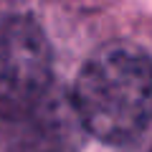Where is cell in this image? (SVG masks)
Segmentation results:
<instances>
[{"label":"cell","mask_w":152,"mask_h":152,"mask_svg":"<svg viewBox=\"0 0 152 152\" xmlns=\"http://www.w3.org/2000/svg\"><path fill=\"white\" fill-rule=\"evenodd\" d=\"M74 104L89 134L132 142L152 122V61L124 43L96 51L76 79Z\"/></svg>","instance_id":"obj_1"},{"label":"cell","mask_w":152,"mask_h":152,"mask_svg":"<svg viewBox=\"0 0 152 152\" xmlns=\"http://www.w3.org/2000/svg\"><path fill=\"white\" fill-rule=\"evenodd\" d=\"M84 122L74 96L46 94L33 109L13 119L10 152H79Z\"/></svg>","instance_id":"obj_3"},{"label":"cell","mask_w":152,"mask_h":152,"mask_svg":"<svg viewBox=\"0 0 152 152\" xmlns=\"http://www.w3.org/2000/svg\"><path fill=\"white\" fill-rule=\"evenodd\" d=\"M51 89V46L23 15L0 23V119H18Z\"/></svg>","instance_id":"obj_2"}]
</instances>
